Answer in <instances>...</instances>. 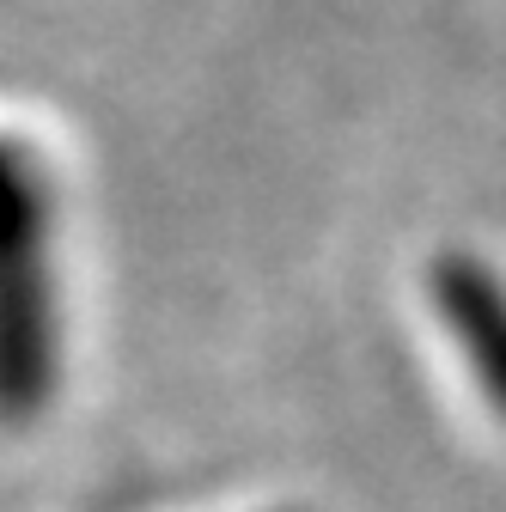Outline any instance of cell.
<instances>
[{
  "label": "cell",
  "instance_id": "1",
  "mask_svg": "<svg viewBox=\"0 0 506 512\" xmlns=\"http://www.w3.org/2000/svg\"><path fill=\"white\" fill-rule=\"evenodd\" d=\"M49 232V171L31 141L0 128V427H31L61 378Z\"/></svg>",
  "mask_w": 506,
  "mask_h": 512
},
{
  "label": "cell",
  "instance_id": "2",
  "mask_svg": "<svg viewBox=\"0 0 506 512\" xmlns=\"http://www.w3.org/2000/svg\"><path fill=\"white\" fill-rule=\"evenodd\" d=\"M427 293L446 336L458 342V354L470 360L476 391L494 403V415L506 421V281L470 250H446L427 269Z\"/></svg>",
  "mask_w": 506,
  "mask_h": 512
}]
</instances>
